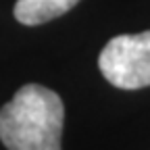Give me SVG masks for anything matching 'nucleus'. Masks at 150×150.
Here are the masks:
<instances>
[{
	"instance_id": "f03ea898",
	"label": "nucleus",
	"mask_w": 150,
	"mask_h": 150,
	"mask_svg": "<svg viewBox=\"0 0 150 150\" xmlns=\"http://www.w3.org/2000/svg\"><path fill=\"white\" fill-rule=\"evenodd\" d=\"M98 67L104 79L119 90L150 86V31L117 35L102 48Z\"/></svg>"
},
{
	"instance_id": "7ed1b4c3",
	"label": "nucleus",
	"mask_w": 150,
	"mask_h": 150,
	"mask_svg": "<svg viewBox=\"0 0 150 150\" xmlns=\"http://www.w3.org/2000/svg\"><path fill=\"white\" fill-rule=\"evenodd\" d=\"M79 0H17L15 19L23 25H42L71 11Z\"/></svg>"
},
{
	"instance_id": "f257e3e1",
	"label": "nucleus",
	"mask_w": 150,
	"mask_h": 150,
	"mask_svg": "<svg viewBox=\"0 0 150 150\" xmlns=\"http://www.w3.org/2000/svg\"><path fill=\"white\" fill-rule=\"evenodd\" d=\"M65 106L56 92L27 83L0 108V140L6 150H63Z\"/></svg>"
}]
</instances>
